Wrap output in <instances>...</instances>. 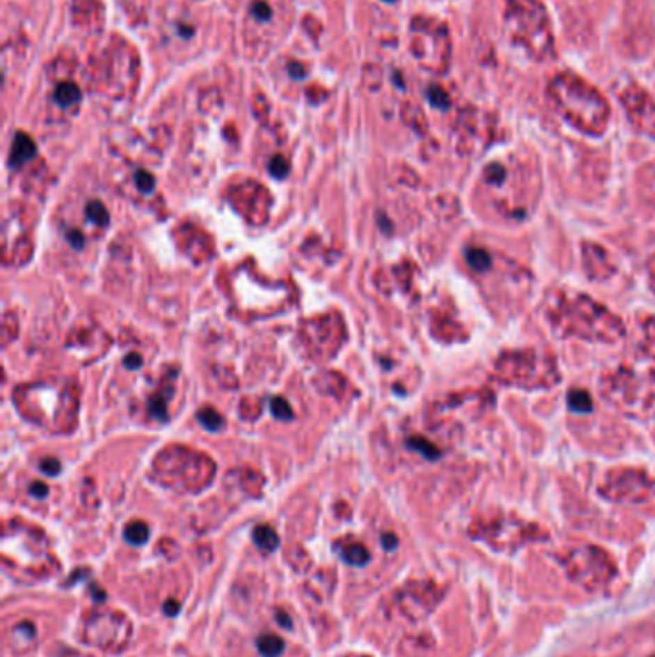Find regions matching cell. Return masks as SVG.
<instances>
[{"label":"cell","mask_w":655,"mask_h":657,"mask_svg":"<svg viewBox=\"0 0 655 657\" xmlns=\"http://www.w3.org/2000/svg\"><path fill=\"white\" fill-rule=\"evenodd\" d=\"M548 98L569 123L586 133H601L608 125L609 104L606 98L578 75L555 73L548 81Z\"/></svg>","instance_id":"1"},{"label":"cell","mask_w":655,"mask_h":657,"mask_svg":"<svg viewBox=\"0 0 655 657\" xmlns=\"http://www.w3.org/2000/svg\"><path fill=\"white\" fill-rule=\"evenodd\" d=\"M503 27L513 47L535 62H550L555 42L548 10L540 0H503Z\"/></svg>","instance_id":"2"},{"label":"cell","mask_w":655,"mask_h":657,"mask_svg":"<svg viewBox=\"0 0 655 657\" xmlns=\"http://www.w3.org/2000/svg\"><path fill=\"white\" fill-rule=\"evenodd\" d=\"M411 52L425 70L444 73L452 58L448 27L432 17H417L411 24Z\"/></svg>","instance_id":"3"},{"label":"cell","mask_w":655,"mask_h":657,"mask_svg":"<svg viewBox=\"0 0 655 657\" xmlns=\"http://www.w3.org/2000/svg\"><path fill=\"white\" fill-rule=\"evenodd\" d=\"M619 98L626 108L632 123L642 131L655 135V102L647 95L646 88L631 85L623 88V93H619Z\"/></svg>","instance_id":"4"},{"label":"cell","mask_w":655,"mask_h":657,"mask_svg":"<svg viewBox=\"0 0 655 657\" xmlns=\"http://www.w3.org/2000/svg\"><path fill=\"white\" fill-rule=\"evenodd\" d=\"M37 152L35 143H33L29 136L25 133H17L14 138V145H12V152H10V164L12 166H24L25 161L31 160Z\"/></svg>","instance_id":"5"},{"label":"cell","mask_w":655,"mask_h":657,"mask_svg":"<svg viewBox=\"0 0 655 657\" xmlns=\"http://www.w3.org/2000/svg\"><path fill=\"white\" fill-rule=\"evenodd\" d=\"M252 538L264 552H273L279 546V537H277V532L269 525H258L254 532H252Z\"/></svg>","instance_id":"6"},{"label":"cell","mask_w":655,"mask_h":657,"mask_svg":"<svg viewBox=\"0 0 655 657\" xmlns=\"http://www.w3.org/2000/svg\"><path fill=\"white\" fill-rule=\"evenodd\" d=\"M258 651L264 657H279L285 651V642L279 636L265 634L262 638H258Z\"/></svg>","instance_id":"7"},{"label":"cell","mask_w":655,"mask_h":657,"mask_svg":"<svg viewBox=\"0 0 655 657\" xmlns=\"http://www.w3.org/2000/svg\"><path fill=\"white\" fill-rule=\"evenodd\" d=\"M79 98H81L79 88L75 87L73 83H62V85H58L56 90H54V100H56L58 104L62 106V108L77 104V102H79Z\"/></svg>","instance_id":"8"},{"label":"cell","mask_w":655,"mask_h":657,"mask_svg":"<svg viewBox=\"0 0 655 657\" xmlns=\"http://www.w3.org/2000/svg\"><path fill=\"white\" fill-rule=\"evenodd\" d=\"M123 537H125V540H127L129 544L141 546L148 540V537H150V529H148V525H146L144 521H133V523H129L127 527H125Z\"/></svg>","instance_id":"9"},{"label":"cell","mask_w":655,"mask_h":657,"mask_svg":"<svg viewBox=\"0 0 655 657\" xmlns=\"http://www.w3.org/2000/svg\"><path fill=\"white\" fill-rule=\"evenodd\" d=\"M342 560L354 567H361L369 561V552L361 544H348L342 548Z\"/></svg>","instance_id":"10"},{"label":"cell","mask_w":655,"mask_h":657,"mask_svg":"<svg viewBox=\"0 0 655 657\" xmlns=\"http://www.w3.org/2000/svg\"><path fill=\"white\" fill-rule=\"evenodd\" d=\"M196 417H198L200 425L204 427V429H208V431H214V433H216V431H221V429H223V425H225L223 415H221L219 411H216V409H212V408L200 409L198 415H196Z\"/></svg>","instance_id":"11"},{"label":"cell","mask_w":655,"mask_h":657,"mask_svg":"<svg viewBox=\"0 0 655 657\" xmlns=\"http://www.w3.org/2000/svg\"><path fill=\"white\" fill-rule=\"evenodd\" d=\"M85 214H87L90 221H95V223L100 225V227H106V225L110 223V214H108V209L104 208V204L100 200L87 202Z\"/></svg>","instance_id":"12"},{"label":"cell","mask_w":655,"mask_h":657,"mask_svg":"<svg viewBox=\"0 0 655 657\" xmlns=\"http://www.w3.org/2000/svg\"><path fill=\"white\" fill-rule=\"evenodd\" d=\"M467 262L475 271H484L492 264V258L487 250L482 248H469L467 250Z\"/></svg>","instance_id":"13"},{"label":"cell","mask_w":655,"mask_h":657,"mask_svg":"<svg viewBox=\"0 0 655 657\" xmlns=\"http://www.w3.org/2000/svg\"><path fill=\"white\" fill-rule=\"evenodd\" d=\"M408 446L411 450L419 452V454H421L423 457H427V459H439V456H440L439 448H436V446H434L432 442L427 441V438H421V436L409 438Z\"/></svg>","instance_id":"14"},{"label":"cell","mask_w":655,"mask_h":657,"mask_svg":"<svg viewBox=\"0 0 655 657\" xmlns=\"http://www.w3.org/2000/svg\"><path fill=\"white\" fill-rule=\"evenodd\" d=\"M569 408L576 413H588L592 411V400L584 390H571L569 394Z\"/></svg>","instance_id":"15"},{"label":"cell","mask_w":655,"mask_h":657,"mask_svg":"<svg viewBox=\"0 0 655 657\" xmlns=\"http://www.w3.org/2000/svg\"><path fill=\"white\" fill-rule=\"evenodd\" d=\"M271 413L281 421H288V419H292L294 417V411L292 408L288 406V402L283 398V396H275L271 398Z\"/></svg>","instance_id":"16"},{"label":"cell","mask_w":655,"mask_h":657,"mask_svg":"<svg viewBox=\"0 0 655 657\" xmlns=\"http://www.w3.org/2000/svg\"><path fill=\"white\" fill-rule=\"evenodd\" d=\"M148 411H150L158 421H166V419H168L166 398H164V396H154V398H150V402H148Z\"/></svg>","instance_id":"17"},{"label":"cell","mask_w":655,"mask_h":657,"mask_svg":"<svg viewBox=\"0 0 655 657\" xmlns=\"http://www.w3.org/2000/svg\"><path fill=\"white\" fill-rule=\"evenodd\" d=\"M135 184H136V189H139L141 193L148 194V193H152V189H154V184H156V181H154V177L150 175V173H148L146 169H139V171L135 173Z\"/></svg>","instance_id":"18"},{"label":"cell","mask_w":655,"mask_h":657,"mask_svg":"<svg viewBox=\"0 0 655 657\" xmlns=\"http://www.w3.org/2000/svg\"><path fill=\"white\" fill-rule=\"evenodd\" d=\"M288 161L283 158V156H273L271 161H269V173H271L275 179H285L288 175Z\"/></svg>","instance_id":"19"},{"label":"cell","mask_w":655,"mask_h":657,"mask_svg":"<svg viewBox=\"0 0 655 657\" xmlns=\"http://www.w3.org/2000/svg\"><path fill=\"white\" fill-rule=\"evenodd\" d=\"M40 471L47 473L48 477H56L62 471V465H60L56 457H47V459L40 461Z\"/></svg>","instance_id":"20"},{"label":"cell","mask_w":655,"mask_h":657,"mask_svg":"<svg viewBox=\"0 0 655 657\" xmlns=\"http://www.w3.org/2000/svg\"><path fill=\"white\" fill-rule=\"evenodd\" d=\"M429 100H431L432 104L436 106V108H448V104H450L446 93H444L442 88H436V87L429 90Z\"/></svg>","instance_id":"21"},{"label":"cell","mask_w":655,"mask_h":657,"mask_svg":"<svg viewBox=\"0 0 655 657\" xmlns=\"http://www.w3.org/2000/svg\"><path fill=\"white\" fill-rule=\"evenodd\" d=\"M487 179L490 183H502L503 181V168L500 164H492V166H488L487 169Z\"/></svg>","instance_id":"22"},{"label":"cell","mask_w":655,"mask_h":657,"mask_svg":"<svg viewBox=\"0 0 655 657\" xmlns=\"http://www.w3.org/2000/svg\"><path fill=\"white\" fill-rule=\"evenodd\" d=\"M68 241H70L73 248H83V244H85L83 235H81L79 231H75V229H70V231H68Z\"/></svg>","instance_id":"23"},{"label":"cell","mask_w":655,"mask_h":657,"mask_svg":"<svg viewBox=\"0 0 655 657\" xmlns=\"http://www.w3.org/2000/svg\"><path fill=\"white\" fill-rule=\"evenodd\" d=\"M381 544H383L384 550L392 552V550H396V546H398V538L394 537L392 532H386V535H383V537H381Z\"/></svg>","instance_id":"24"},{"label":"cell","mask_w":655,"mask_h":657,"mask_svg":"<svg viewBox=\"0 0 655 657\" xmlns=\"http://www.w3.org/2000/svg\"><path fill=\"white\" fill-rule=\"evenodd\" d=\"M123 363H125V367L127 369H139L141 365H143V358H141L139 354L131 352V354H127V358L123 360Z\"/></svg>","instance_id":"25"},{"label":"cell","mask_w":655,"mask_h":657,"mask_svg":"<svg viewBox=\"0 0 655 657\" xmlns=\"http://www.w3.org/2000/svg\"><path fill=\"white\" fill-rule=\"evenodd\" d=\"M29 492H31L35 498H45L48 494V486L45 484V482L37 481V482H33L31 489H29Z\"/></svg>","instance_id":"26"},{"label":"cell","mask_w":655,"mask_h":657,"mask_svg":"<svg viewBox=\"0 0 655 657\" xmlns=\"http://www.w3.org/2000/svg\"><path fill=\"white\" fill-rule=\"evenodd\" d=\"M179 609H181V605H179V601L175 600H168L164 603V611H166V615H169V617H175L177 613H179Z\"/></svg>","instance_id":"27"},{"label":"cell","mask_w":655,"mask_h":657,"mask_svg":"<svg viewBox=\"0 0 655 657\" xmlns=\"http://www.w3.org/2000/svg\"><path fill=\"white\" fill-rule=\"evenodd\" d=\"M275 619L279 621L283 628H287V631H290V628H292V621L287 617V613H285L283 609H277V611H275Z\"/></svg>","instance_id":"28"},{"label":"cell","mask_w":655,"mask_h":657,"mask_svg":"<svg viewBox=\"0 0 655 657\" xmlns=\"http://www.w3.org/2000/svg\"><path fill=\"white\" fill-rule=\"evenodd\" d=\"M388 2H394V0H388Z\"/></svg>","instance_id":"29"}]
</instances>
